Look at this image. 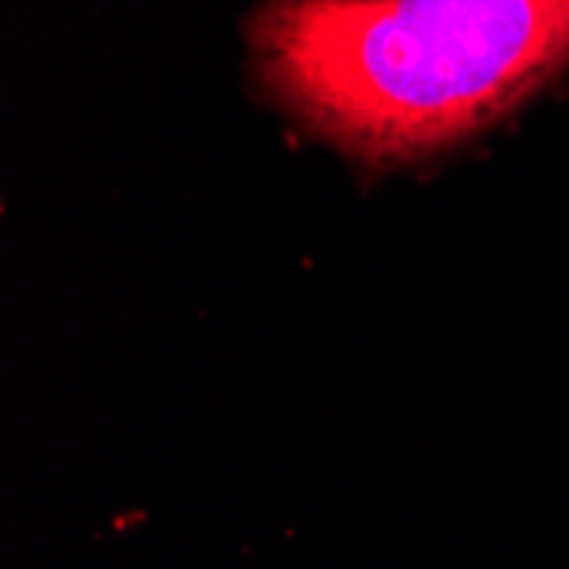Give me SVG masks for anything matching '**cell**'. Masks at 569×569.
I'll return each mask as SVG.
<instances>
[{
    "label": "cell",
    "instance_id": "cell-1",
    "mask_svg": "<svg viewBox=\"0 0 569 569\" xmlns=\"http://www.w3.org/2000/svg\"><path fill=\"white\" fill-rule=\"evenodd\" d=\"M263 92L369 164L460 143L569 66V0H263Z\"/></svg>",
    "mask_w": 569,
    "mask_h": 569
}]
</instances>
